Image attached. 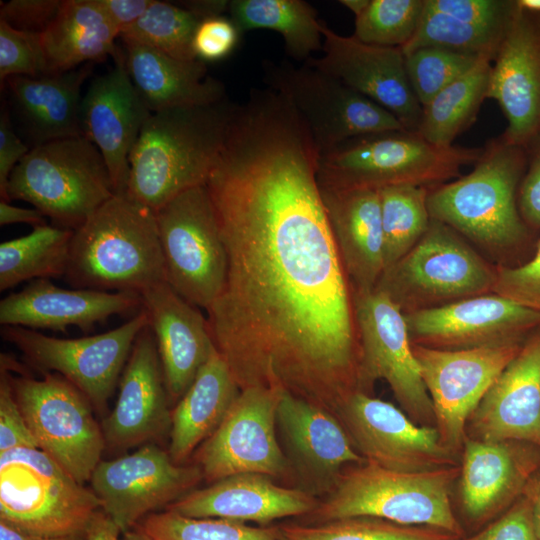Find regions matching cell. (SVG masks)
<instances>
[{
  "label": "cell",
  "mask_w": 540,
  "mask_h": 540,
  "mask_svg": "<svg viewBox=\"0 0 540 540\" xmlns=\"http://www.w3.org/2000/svg\"><path fill=\"white\" fill-rule=\"evenodd\" d=\"M336 417L365 461L385 469L422 472L460 464L435 427L416 424L401 408L372 395L352 394Z\"/></svg>",
  "instance_id": "18"
},
{
  "label": "cell",
  "mask_w": 540,
  "mask_h": 540,
  "mask_svg": "<svg viewBox=\"0 0 540 540\" xmlns=\"http://www.w3.org/2000/svg\"><path fill=\"white\" fill-rule=\"evenodd\" d=\"M369 1L370 0H341L340 3L357 17L366 9Z\"/></svg>",
  "instance_id": "60"
},
{
  "label": "cell",
  "mask_w": 540,
  "mask_h": 540,
  "mask_svg": "<svg viewBox=\"0 0 540 540\" xmlns=\"http://www.w3.org/2000/svg\"><path fill=\"white\" fill-rule=\"evenodd\" d=\"M433 11L479 26L506 29L511 21L514 0H425Z\"/></svg>",
  "instance_id": "46"
},
{
  "label": "cell",
  "mask_w": 540,
  "mask_h": 540,
  "mask_svg": "<svg viewBox=\"0 0 540 540\" xmlns=\"http://www.w3.org/2000/svg\"><path fill=\"white\" fill-rule=\"evenodd\" d=\"M517 3L526 10L540 13V0H517Z\"/></svg>",
  "instance_id": "62"
},
{
  "label": "cell",
  "mask_w": 540,
  "mask_h": 540,
  "mask_svg": "<svg viewBox=\"0 0 540 540\" xmlns=\"http://www.w3.org/2000/svg\"><path fill=\"white\" fill-rule=\"evenodd\" d=\"M320 499L297 488L278 485L263 474H235L174 501L165 510L190 518H222L268 525L274 520L308 516Z\"/></svg>",
  "instance_id": "29"
},
{
  "label": "cell",
  "mask_w": 540,
  "mask_h": 540,
  "mask_svg": "<svg viewBox=\"0 0 540 540\" xmlns=\"http://www.w3.org/2000/svg\"><path fill=\"white\" fill-rule=\"evenodd\" d=\"M114 67L92 79L82 98L83 136L102 154L115 194L127 191L129 156L152 112L136 90L125 65L124 51Z\"/></svg>",
  "instance_id": "24"
},
{
  "label": "cell",
  "mask_w": 540,
  "mask_h": 540,
  "mask_svg": "<svg viewBox=\"0 0 540 540\" xmlns=\"http://www.w3.org/2000/svg\"><path fill=\"white\" fill-rule=\"evenodd\" d=\"M281 540H455L449 532L428 526L402 525L384 519L356 516L316 525L279 526Z\"/></svg>",
  "instance_id": "39"
},
{
  "label": "cell",
  "mask_w": 540,
  "mask_h": 540,
  "mask_svg": "<svg viewBox=\"0 0 540 540\" xmlns=\"http://www.w3.org/2000/svg\"><path fill=\"white\" fill-rule=\"evenodd\" d=\"M540 466V448L520 441L466 438L459 499L465 516L483 522L519 499Z\"/></svg>",
  "instance_id": "26"
},
{
  "label": "cell",
  "mask_w": 540,
  "mask_h": 540,
  "mask_svg": "<svg viewBox=\"0 0 540 540\" xmlns=\"http://www.w3.org/2000/svg\"><path fill=\"white\" fill-rule=\"evenodd\" d=\"M121 39L129 76L152 113L214 104L226 98L224 85L208 74L205 62L180 60L151 46Z\"/></svg>",
  "instance_id": "32"
},
{
  "label": "cell",
  "mask_w": 540,
  "mask_h": 540,
  "mask_svg": "<svg viewBox=\"0 0 540 540\" xmlns=\"http://www.w3.org/2000/svg\"><path fill=\"white\" fill-rule=\"evenodd\" d=\"M228 13L241 33L254 29L278 32L285 51L295 61L306 62L322 49V21L303 0H231Z\"/></svg>",
  "instance_id": "35"
},
{
  "label": "cell",
  "mask_w": 540,
  "mask_h": 540,
  "mask_svg": "<svg viewBox=\"0 0 540 540\" xmlns=\"http://www.w3.org/2000/svg\"><path fill=\"white\" fill-rule=\"evenodd\" d=\"M482 153L483 148L439 147L413 131H386L351 138L319 153L317 178L320 186L335 189L432 187L457 177Z\"/></svg>",
  "instance_id": "6"
},
{
  "label": "cell",
  "mask_w": 540,
  "mask_h": 540,
  "mask_svg": "<svg viewBox=\"0 0 540 540\" xmlns=\"http://www.w3.org/2000/svg\"><path fill=\"white\" fill-rule=\"evenodd\" d=\"M93 67L86 63L67 72L6 79L12 109L33 147L83 136L81 90Z\"/></svg>",
  "instance_id": "31"
},
{
  "label": "cell",
  "mask_w": 540,
  "mask_h": 540,
  "mask_svg": "<svg viewBox=\"0 0 540 540\" xmlns=\"http://www.w3.org/2000/svg\"><path fill=\"white\" fill-rule=\"evenodd\" d=\"M120 31L105 15L97 0H64L40 34L51 73H62L86 63L114 60L122 55L116 45Z\"/></svg>",
  "instance_id": "34"
},
{
  "label": "cell",
  "mask_w": 540,
  "mask_h": 540,
  "mask_svg": "<svg viewBox=\"0 0 540 540\" xmlns=\"http://www.w3.org/2000/svg\"><path fill=\"white\" fill-rule=\"evenodd\" d=\"M284 391L267 387L242 389L225 418L194 452L203 479L213 483L241 473H258L294 481L281 449L276 412Z\"/></svg>",
  "instance_id": "15"
},
{
  "label": "cell",
  "mask_w": 540,
  "mask_h": 540,
  "mask_svg": "<svg viewBox=\"0 0 540 540\" xmlns=\"http://www.w3.org/2000/svg\"><path fill=\"white\" fill-rule=\"evenodd\" d=\"M155 215L165 281L185 300L208 310L223 289L227 256L206 185L180 193Z\"/></svg>",
  "instance_id": "10"
},
{
  "label": "cell",
  "mask_w": 540,
  "mask_h": 540,
  "mask_svg": "<svg viewBox=\"0 0 540 540\" xmlns=\"http://www.w3.org/2000/svg\"><path fill=\"white\" fill-rule=\"evenodd\" d=\"M493 61L486 98L496 100L507 119L501 137L526 149L540 136V13L516 0Z\"/></svg>",
  "instance_id": "22"
},
{
  "label": "cell",
  "mask_w": 540,
  "mask_h": 540,
  "mask_svg": "<svg viewBox=\"0 0 540 540\" xmlns=\"http://www.w3.org/2000/svg\"><path fill=\"white\" fill-rule=\"evenodd\" d=\"M40 34L15 29L0 20V80L50 74Z\"/></svg>",
  "instance_id": "45"
},
{
  "label": "cell",
  "mask_w": 540,
  "mask_h": 540,
  "mask_svg": "<svg viewBox=\"0 0 540 540\" xmlns=\"http://www.w3.org/2000/svg\"><path fill=\"white\" fill-rule=\"evenodd\" d=\"M404 56L410 85L422 107L484 58L436 47L415 49Z\"/></svg>",
  "instance_id": "44"
},
{
  "label": "cell",
  "mask_w": 540,
  "mask_h": 540,
  "mask_svg": "<svg viewBox=\"0 0 540 540\" xmlns=\"http://www.w3.org/2000/svg\"><path fill=\"white\" fill-rule=\"evenodd\" d=\"M181 6L185 7L200 19L223 16L228 12L229 1L226 0H201L183 2Z\"/></svg>",
  "instance_id": "58"
},
{
  "label": "cell",
  "mask_w": 540,
  "mask_h": 540,
  "mask_svg": "<svg viewBox=\"0 0 540 540\" xmlns=\"http://www.w3.org/2000/svg\"><path fill=\"white\" fill-rule=\"evenodd\" d=\"M527 164L525 148L501 136L488 142L470 173L428 190L431 219L451 227L492 256L503 255L528 236L517 196Z\"/></svg>",
  "instance_id": "4"
},
{
  "label": "cell",
  "mask_w": 540,
  "mask_h": 540,
  "mask_svg": "<svg viewBox=\"0 0 540 540\" xmlns=\"http://www.w3.org/2000/svg\"><path fill=\"white\" fill-rule=\"evenodd\" d=\"M169 403L157 345L148 324L132 346L120 379L117 402L103 418L105 446L126 450L169 435Z\"/></svg>",
  "instance_id": "23"
},
{
  "label": "cell",
  "mask_w": 540,
  "mask_h": 540,
  "mask_svg": "<svg viewBox=\"0 0 540 540\" xmlns=\"http://www.w3.org/2000/svg\"><path fill=\"white\" fill-rule=\"evenodd\" d=\"M10 382L38 448L79 483L89 481L106 446L87 398L57 373L10 374Z\"/></svg>",
  "instance_id": "13"
},
{
  "label": "cell",
  "mask_w": 540,
  "mask_h": 540,
  "mask_svg": "<svg viewBox=\"0 0 540 540\" xmlns=\"http://www.w3.org/2000/svg\"><path fill=\"white\" fill-rule=\"evenodd\" d=\"M240 34L230 18L217 16L204 19L194 33L193 52L203 62L221 60L236 47Z\"/></svg>",
  "instance_id": "49"
},
{
  "label": "cell",
  "mask_w": 540,
  "mask_h": 540,
  "mask_svg": "<svg viewBox=\"0 0 540 540\" xmlns=\"http://www.w3.org/2000/svg\"><path fill=\"white\" fill-rule=\"evenodd\" d=\"M59 0H11L1 4L0 20L11 27L41 34L55 18Z\"/></svg>",
  "instance_id": "51"
},
{
  "label": "cell",
  "mask_w": 540,
  "mask_h": 540,
  "mask_svg": "<svg viewBox=\"0 0 540 540\" xmlns=\"http://www.w3.org/2000/svg\"><path fill=\"white\" fill-rule=\"evenodd\" d=\"M201 480L196 464H176L168 450L148 443L131 454L101 460L89 481L101 510L125 533L148 512L196 489Z\"/></svg>",
  "instance_id": "17"
},
{
  "label": "cell",
  "mask_w": 540,
  "mask_h": 540,
  "mask_svg": "<svg viewBox=\"0 0 540 540\" xmlns=\"http://www.w3.org/2000/svg\"><path fill=\"white\" fill-rule=\"evenodd\" d=\"M118 540H155L148 535L143 529L140 531H127L122 538Z\"/></svg>",
  "instance_id": "61"
},
{
  "label": "cell",
  "mask_w": 540,
  "mask_h": 540,
  "mask_svg": "<svg viewBox=\"0 0 540 540\" xmlns=\"http://www.w3.org/2000/svg\"><path fill=\"white\" fill-rule=\"evenodd\" d=\"M100 509L92 489L40 448L0 453L1 521L37 535H77Z\"/></svg>",
  "instance_id": "9"
},
{
  "label": "cell",
  "mask_w": 540,
  "mask_h": 540,
  "mask_svg": "<svg viewBox=\"0 0 540 540\" xmlns=\"http://www.w3.org/2000/svg\"><path fill=\"white\" fill-rule=\"evenodd\" d=\"M320 191L331 232L352 289H374L385 270L378 190L320 186Z\"/></svg>",
  "instance_id": "30"
},
{
  "label": "cell",
  "mask_w": 540,
  "mask_h": 540,
  "mask_svg": "<svg viewBox=\"0 0 540 540\" xmlns=\"http://www.w3.org/2000/svg\"><path fill=\"white\" fill-rule=\"evenodd\" d=\"M467 438L540 448V331L530 335L468 419Z\"/></svg>",
  "instance_id": "25"
},
{
  "label": "cell",
  "mask_w": 540,
  "mask_h": 540,
  "mask_svg": "<svg viewBox=\"0 0 540 540\" xmlns=\"http://www.w3.org/2000/svg\"><path fill=\"white\" fill-rule=\"evenodd\" d=\"M201 21L183 6L154 0L135 23L121 31L120 37L151 46L174 58L192 61L197 59L192 42Z\"/></svg>",
  "instance_id": "41"
},
{
  "label": "cell",
  "mask_w": 540,
  "mask_h": 540,
  "mask_svg": "<svg viewBox=\"0 0 540 540\" xmlns=\"http://www.w3.org/2000/svg\"><path fill=\"white\" fill-rule=\"evenodd\" d=\"M492 293L540 311V241L535 256L518 267L497 266Z\"/></svg>",
  "instance_id": "47"
},
{
  "label": "cell",
  "mask_w": 540,
  "mask_h": 540,
  "mask_svg": "<svg viewBox=\"0 0 540 540\" xmlns=\"http://www.w3.org/2000/svg\"><path fill=\"white\" fill-rule=\"evenodd\" d=\"M0 540H86V533L68 536H43L25 532L0 520Z\"/></svg>",
  "instance_id": "57"
},
{
  "label": "cell",
  "mask_w": 540,
  "mask_h": 540,
  "mask_svg": "<svg viewBox=\"0 0 540 540\" xmlns=\"http://www.w3.org/2000/svg\"><path fill=\"white\" fill-rule=\"evenodd\" d=\"M319 152L284 99L234 115L206 182L227 256L207 321L239 388L267 387L335 417L361 392L352 287L317 178Z\"/></svg>",
  "instance_id": "1"
},
{
  "label": "cell",
  "mask_w": 540,
  "mask_h": 540,
  "mask_svg": "<svg viewBox=\"0 0 540 540\" xmlns=\"http://www.w3.org/2000/svg\"><path fill=\"white\" fill-rule=\"evenodd\" d=\"M524 342L465 350L412 344L432 402L435 428L443 445L459 459L469 417Z\"/></svg>",
  "instance_id": "16"
},
{
  "label": "cell",
  "mask_w": 540,
  "mask_h": 540,
  "mask_svg": "<svg viewBox=\"0 0 540 540\" xmlns=\"http://www.w3.org/2000/svg\"><path fill=\"white\" fill-rule=\"evenodd\" d=\"M240 391L228 364L215 350L171 409L168 453L173 462L184 464L214 433Z\"/></svg>",
  "instance_id": "33"
},
{
  "label": "cell",
  "mask_w": 540,
  "mask_h": 540,
  "mask_svg": "<svg viewBox=\"0 0 540 540\" xmlns=\"http://www.w3.org/2000/svg\"><path fill=\"white\" fill-rule=\"evenodd\" d=\"M142 529L155 540H281L279 526L190 518L169 510L146 517Z\"/></svg>",
  "instance_id": "42"
},
{
  "label": "cell",
  "mask_w": 540,
  "mask_h": 540,
  "mask_svg": "<svg viewBox=\"0 0 540 540\" xmlns=\"http://www.w3.org/2000/svg\"><path fill=\"white\" fill-rule=\"evenodd\" d=\"M506 30L463 22L433 11L425 4L414 36L401 49L405 54L423 47H436L493 61Z\"/></svg>",
  "instance_id": "40"
},
{
  "label": "cell",
  "mask_w": 540,
  "mask_h": 540,
  "mask_svg": "<svg viewBox=\"0 0 540 540\" xmlns=\"http://www.w3.org/2000/svg\"><path fill=\"white\" fill-rule=\"evenodd\" d=\"M24 223L33 228L46 225L45 216L35 208H23L11 205L8 201H0V225Z\"/></svg>",
  "instance_id": "55"
},
{
  "label": "cell",
  "mask_w": 540,
  "mask_h": 540,
  "mask_svg": "<svg viewBox=\"0 0 540 540\" xmlns=\"http://www.w3.org/2000/svg\"><path fill=\"white\" fill-rule=\"evenodd\" d=\"M147 325L141 309L115 329L81 338H56L21 326H2L0 334L31 367L42 374H60L104 415L134 341Z\"/></svg>",
  "instance_id": "12"
},
{
  "label": "cell",
  "mask_w": 540,
  "mask_h": 540,
  "mask_svg": "<svg viewBox=\"0 0 540 540\" xmlns=\"http://www.w3.org/2000/svg\"><path fill=\"white\" fill-rule=\"evenodd\" d=\"M9 200L28 202L55 226L76 230L115 195L105 160L84 136L33 147L9 177Z\"/></svg>",
  "instance_id": "7"
},
{
  "label": "cell",
  "mask_w": 540,
  "mask_h": 540,
  "mask_svg": "<svg viewBox=\"0 0 540 540\" xmlns=\"http://www.w3.org/2000/svg\"><path fill=\"white\" fill-rule=\"evenodd\" d=\"M267 88L284 97L308 127L319 153L351 138L406 130L389 111L307 63L262 62Z\"/></svg>",
  "instance_id": "11"
},
{
  "label": "cell",
  "mask_w": 540,
  "mask_h": 540,
  "mask_svg": "<svg viewBox=\"0 0 540 540\" xmlns=\"http://www.w3.org/2000/svg\"><path fill=\"white\" fill-rule=\"evenodd\" d=\"M74 230L41 225L0 244V291L36 279L64 277Z\"/></svg>",
  "instance_id": "37"
},
{
  "label": "cell",
  "mask_w": 540,
  "mask_h": 540,
  "mask_svg": "<svg viewBox=\"0 0 540 540\" xmlns=\"http://www.w3.org/2000/svg\"><path fill=\"white\" fill-rule=\"evenodd\" d=\"M64 279L75 289L139 294L165 281L155 212L115 194L74 230Z\"/></svg>",
  "instance_id": "3"
},
{
  "label": "cell",
  "mask_w": 540,
  "mask_h": 540,
  "mask_svg": "<svg viewBox=\"0 0 540 540\" xmlns=\"http://www.w3.org/2000/svg\"><path fill=\"white\" fill-rule=\"evenodd\" d=\"M30 148L18 137L11 119L10 111L6 105L0 114V197L10 202L7 186L11 172Z\"/></svg>",
  "instance_id": "53"
},
{
  "label": "cell",
  "mask_w": 540,
  "mask_h": 540,
  "mask_svg": "<svg viewBox=\"0 0 540 540\" xmlns=\"http://www.w3.org/2000/svg\"><path fill=\"white\" fill-rule=\"evenodd\" d=\"M523 494L531 501L534 527L540 540V473L530 479Z\"/></svg>",
  "instance_id": "59"
},
{
  "label": "cell",
  "mask_w": 540,
  "mask_h": 540,
  "mask_svg": "<svg viewBox=\"0 0 540 540\" xmlns=\"http://www.w3.org/2000/svg\"><path fill=\"white\" fill-rule=\"evenodd\" d=\"M141 309L139 293L64 289L36 279L0 301V324L61 332L76 326L88 332L113 315H136Z\"/></svg>",
  "instance_id": "28"
},
{
  "label": "cell",
  "mask_w": 540,
  "mask_h": 540,
  "mask_svg": "<svg viewBox=\"0 0 540 540\" xmlns=\"http://www.w3.org/2000/svg\"><path fill=\"white\" fill-rule=\"evenodd\" d=\"M425 0H370L355 17L354 37L366 44L403 47L414 36Z\"/></svg>",
  "instance_id": "43"
},
{
  "label": "cell",
  "mask_w": 540,
  "mask_h": 540,
  "mask_svg": "<svg viewBox=\"0 0 540 540\" xmlns=\"http://www.w3.org/2000/svg\"><path fill=\"white\" fill-rule=\"evenodd\" d=\"M237 105L226 97L152 113L129 156L126 194L156 212L180 193L206 184Z\"/></svg>",
  "instance_id": "2"
},
{
  "label": "cell",
  "mask_w": 540,
  "mask_h": 540,
  "mask_svg": "<svg viewBox=\"0 0 540 540\" xmlns=\"http://www.w3.org/2000/svg\"><path fill=\"white\" fill-rule=\"evenodd\" d=\"M120 533L116 524L100 509L86 530V540H118Z\"/></svg>",
  "instance_id": "56"
},
{
  "label": "cell",
  "mask_w": 540,
  "mask_h": 540,
  "mask_svg": "<svg viewBox=\"0 0 540 540\" xmlns=\"http://www.w3.org/2000/svg\"><path fill=\"white\" fill-rule=\"evenodd\" d=\"M455 540H539L530 499L523 494L487 528L474 536Z\"/></svg>",
  "instance_id": "50"
},
{
  "label": "cell",
  "mask_w": 540,
  "mask_h": 540,
  "mask_svg": "<svg viewBox=\"0 0 540 540\" xmlns=\"http://www.w3.org/2000/svg\"><path fill=\"white\" fill-rule=\"evenodd\" d=\"M496 269L459 233L431 219L423 237L383 271L375 289L405 315L492 293Z\"/></svg>",
  "instance_id": "8"
},
{
  "label": "cell",
  "mask_w": 540,
  "mask_h": 540,
  "mask_svg": "<svg viewBox=\"0 0 540 540\" xmlns=\"http://www.w3.org/2000/svg\"><path fill=\"white\" fill-rule=\"evenodd\" d=\"M15 448H38L16 400L10 372L0 369V453Z\"/></svg>",
  "instance_id": "48"
},
{
  "label": "cell",
  "mask_w": 540,
  "mask_h": 540,
  "mask_svg": "<svg viewBox=\"0 0 540 540\" xmlns=\"http://www.w3.org/2000/svg\"><path fill=\"white\" fill-rule=\"evenodd\" d=\"M154 0H97L105 15L120 31L135 23Z\"/></svg>",
  "instance_id": "54"
},
{
  "label": "cell",
  "mask_w": 540,
  "mask_h": 540,
  "mask_svg": "<svg viewBox=\"0 0 540 540\" xmlns=\"http://www.w3.org/2000/svg\"><path fill=\"white\" fill-rule=\"evenodd\" d=\"M352 294L360 342L361 392L372 395L375 382L382 379L411 420L435 427L432 402L413 353L404 314L375 288L352 289Z\"/></svg>",
  "instance_id": "14"
},
{
  "label": "cell",
  "mask_w": 540,
  "mask_h": 540,
  "mask_svg": "<svg viewBox=\"0 0 540 540\" xmlns=\"http://www.w3.org/2000/svg\"><path fill=\"white\" fill-rule=\"evenodd\" d=\"M460 464L403 472L370 462L347 467L333 490L308 516L312 523L369 516L402 525L428 526L462 537L451 504Z\"/></svg>",
  "instance_id": "5"
},
{
  "label": "cell",
  "mask_w": 540,
  "mask_h": 540,
  "mask_svg": "<svg viewBox=\"0 0 540 540\" xmlns=\"http://www.w3.org/2000/svg\"><path fill=\"white\" fill-rule=\"evenodd\" d=\"M276 428L297 488L315 497L327 496L347 467L365 462L337 417L285 391Z\"/></svg>",
  "instance_id": "19"
},
{
  "label": "cell",
  "mask_w": 540,
  "mask_h": 540,
  "mask_svg": "<svg viewBox=\"0 0 540 540\" xmlns=\"http://www.w3.org/2000/svg\"><path fill=\"white\" fill-rule=\"evenodd\" d=\"M492 60L480 58L422 109L417 133L439 147L453 146V141L474 121L486 99Z\"/></svg>",
  "instance_id": "36"
},
{
  "label": "cell",
  "mask_w": 540,
  "mask_h": 540,
  "mask_svg": "<svg viewBox=\"0 0 540 540\" xmlns=\"http://www.w3.org/2000/svg\"><path fill=\"white\" fill-rule=\"evenodd\" d=\"M323 56L305 63L328 73L392 113L408 131L417 132L423 107L410 85L401 47L366 44L342 36L323 21Z\"/></svg>",
  "instance_id": "21"
},
{
  "label": "cell",
  "mask_w": 540,
  "mask_h": 540,
  "mask_svg": "<svg viewBox=\"0 0 540 540\" xmlns=\"http://www.w3.org/2000/svg\"><path fill=\"white\" fill-rule=\"evenodd\" d=\"M412 344L465 350L524 342L540 326V311L495 293L404 315Z\"/></svg>",
  "instance_id": "20"
},
{
  "label": "cell",
  "mask_w": 540,
  "mask_h": 540,
  "mask_svg": "<svg viewBox=\"0 0 540 540\" xmlns=\"http://www.w3.org/2000/svg\"><path fill=\"white\" fill-rule=\"evenodd\" d=\"M526 151L528 164L518 190V208L528 227L540 228V136Z\"/></svg>",
  "instance_id": "52"
},
{
  "label": "cell",
  "mask_w": 540,
  "mask_h": 540,
  "mask_svg": "<svg viewBox=\"0 0 540 540\" xmlns=\"http://www.w3.org/2000/svg\"><path fill=\"white\" fill-rule=\"evenodd\" d=\"M140 295L157 345L169 402L177 403L216 350L207 317L166 281Z\"/></svg>",
  "instance_id": "27"
},
{
  "label": "cell",
  "mask_w": 540,
  "mask_h": 540,
  "mask_svg": "<svg viewBox=\"0 0 540 540\" xmlns=\"http://www.w3.org/2000/svg\"><path fill=\"white\" fill-rule=\"evenodd\" d=\"M428 190L429 187L410 184L378 189L385 269L407 254L428 230Z\"/></svg>",
  "instance_id": "38"
}]
</instances>
